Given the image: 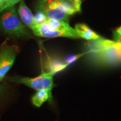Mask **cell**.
<instances>
[{"label": "cell", "instance_id": "1", "mask_svg": "<svg viewBox=\"0 0 121 121\" xmlns=\"http://www.w3.org/2000/svg\"><path fill=\"white\" fill-rule=\"evenodd\" d=\"M86 53L90 58L98 64H121V43L100 38L89 40L86 44Z\"/></svg>", "mask_w": 121, "mask_h": 121}, {"label": "cell", "instance_id": "2", "mask_svg": "<svg viewBox=\"0 0 121 121\" xmlns=\"http://www.w3.org/2000/svg\"><path fill=\"white\" fill-rule=\"evenodd\" d=\"M0 16V29L4 33L19 38L31 37V34L26 28L16 13L14 6L5 10Z\"/></svg>", "mask_w": 121, "mask_h": 121}, {"label": "cell", "instance_id": "3", "mask_svg": "<svg viewBox=\"0 0 121 121\" xmlns=\"http://www.w3.org/2000/svg\"><path fill=\"white\" fill-rule=\"evenodd\" d=\"M55 74L53 72H43L34 78L16 76L11 78L9 80L11 82L24 84L38 91L43 89L52 90L54 86L53 76Z\"/></svg>", "mask_w": 121, "mask_h": 121}, {"label": "cell", "instance_id": "4", "mask_svg": "<svg viewBox=\"0 0 121 121\" xmlns=\"http://www.w3.org/2000/svg\"><path fill=\"white\" fill-rule=\"evenodd\" d=\"M36 10L44 13L48 19L67 22L69 16L60 0H39L36 4Z\"/></svg>", "mask_w": 121, "mask_h": 121}, {"label": "cell", "instance_id": "5", "mask_svg": "<svg viewBox=\"0 0 121 121\" xmlns=\"http://www.w3.org/2000/svg\"><path fill=\"white\" fill-rule=\"evenodd\" d=\"M19 52L16 45H10L4 42L0 47V81L10 70Z\"/></svg>", "mask_w": 121, "mask_h": 121}, {"label": "cell", "instance_id": "6", "mask_svg": "<svg viewBox=\"0 0 121 121\" xmlns=\"http://www.w3.org/2000/svg\"><path fill=\"white\" fill-rule=\"evenodd\" d=\"M31 29L35 35L40 37L51 38L56 37H67L78 39L76 37L69 33L52 29L50 28L49 26L46 22L42 24H37L31 28Z\"/></svg>", "mask_w": 121, "mask_h": 121}, {"label": "cell", "instance_id": "7", "mask_svg": "<svg viewBox=\"0 0 121 121\" xmlns=\"http://www.w3.org/2000/svg\"><path fill=\"white\" fill-rule=\"evenodd\" d=\"M18 13H19L20 17L22 22L29 28L31 29L35 25H37L34 19V16H33L30 9L25 4L24 1H22L19 4V9H18Z\"/></svg>", "mask_w": 121, "mask_h": 121}, {"label": "cell", "instance_id": "8", "mask_svg": "<svg viewBox=\"0 0 121 121\" xmlns=\"http://www.w3.org/2000/svg\"><path fill=\"white\" fill-rule=\"evenodd\" d=\"M75 30L80 38L86 40H95L100 38L99 35L96 34L93 30L84 24H78L75 25Z\"/></svg>", "mask_w": 121, "mask_h": 121}, {"label": "cell", "instance_id": "9", "mask_svg": "<svg viewBox=\"0 0 121 121\" xmlns=\"http://www.w3.org/2000/svg\"><path fill=\"white\" fill-rule=\"evenodd\" d=\"M52 90L43 89L38 90L33 95L31 98V102L35 106L39 108L46 101H49L50 102H52Z\"/></svg>", "mask_w": 121, "mask_h": 121}, {"label": "cell", "instance_id": "10", "mask_svg": "<svg viewBox=\"0 0 121 121\" xmlns=\"http://www.w3.org/2000/svg\"><path fill=\"white\" fill-rule=\"evenodd\" d=\"M60 1L62 5L63 6V7L66 10V13H67V14L71 15L78 12L76 9L74 7L73 4L69 0H60Z\"/></svg>", "mask_w": 121, "mask_h": 121}, {"label": "cell", "instance_id": "11", "mask_svg": "<svg viewBox=\"0 0 121 121\" xmlns=\"http://www.w3.org/2000/svg\"><path fill=\"white\" fill-rule=\"evenodd\" d=\"M34 16L37 24L44 23L46 22L48 20V18L47 17L44 13L39 11H37V13H35Z\"/></svg>", "mask_w": 121, "mask_h": 121}, {"label": "cell", "instance_id": "12", "mask_svg": "<svg viewBox=\"0 0 121 121\" xmlns=\"http://www.w3.org/2000/svg\"><path fill=\"white\" fill-rule=\"evenodd\" d=\"M69 1L72 2L78 12L81 11V0H69Z\"/></svg>", "mask_w": 121, "mask_h": 121}, {"label": "cell", "instance_id": "13", "mask_svg": "<svg viewBox=\"0 0 121 121\" xmlns=\"http://www.w3.org/2000/svg\"><path fill=\"white\" fill-rule=\"evenodd\" d=\"M7 0H0V13L7 9Z\"/></svg>", "mask_w": 121, "mask_h": 121}, {"label": "cell", "instance_id": "14", "mask_svg": "<svg viewBox=\"0 0 121 121\" xmlns=\"http://www.w3.org/2000/svg\"><path fill=\"white\" fill-rule=\"evenodd\" d=\"M23 0H7V9L10 7H13L15 4H17L18 2L22 1Z\"/></svg>", "mask_w": 121, "mask_h": 121}, {"label": "cell", "instance_id": "15", "mask_svg": "<svg viewBox=\"0 0 121 121\" xmlns=\"http://www.w3.org/2000/svg\"><path fill=\"white\" fill-rule=\"evenodd\" d=\"M113 37H114L115 41L121 43V35H119L116 31H114L113 32Z\"/></svg>", "mask_w": 121, "mask_h": 121}, {"label": "cell", "instance_id": "16", "mask_svg": "<svg viewBox=\"0 0 121 121\" xmlns=\"http://www.w3.org/2000/svg\"><path fill=\"white\" fill-rule=\"evenodd\" d=\"M116 32L118 33V34H119V35H121V26L119 27V28H117V30H116Z\"/></svg>", "mask_w": 121, "mask_h": 121}, {"label": "cell", "instance_id": "17", "mask_svg": "<svg viewBox=\"0 0 121 121\" xmlns=\"http://www.w3.org/2000/svg\"><path fill=\"white\" fill-rule=\"evenodd\" d=\"M1 91V86H0V91Z\"/></svg>", "mask_w": 121, "mask_h": 121}]
</instances>
